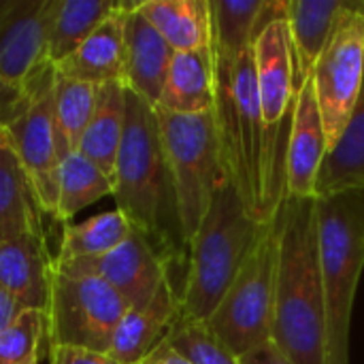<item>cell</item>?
<instances>
[{"mask_svg": "<svg viewBox=\"0 0 364 364\" xmlns=\"http://www.w3.org/2000/svg\"><path fill=\"white\" fill-rule=\"evenodd\" d=\"M113 198L134 230L164 260L179 292L188 273L190 245L183 235L177 192L164 154L156 107L126 87V128L113 173Z\"/></svg>", "mask_w": 364, "mask_h": 364, "instance_id": "6da1fadb", "label": "cell"}, {"mask_svg": "<svg viewBox=\"0 0 364 364\" xmlns=\"http://www.w3.org/2000/svg\"><path fill=\"white\" fill-rule=\"evenodd\" d=\"M273 341L292 364H328L316 198L288 196L282 205Z\"/></svg>", "mask_w": 364, "mask_h": 364, "instance_id": "7a4b0ae2", "label": "cell"}, {"mask_svg": "<svg viewBox=\"0 0 364 364\" xmlns=\"http://www.w3.org/2000/svg\"><path fill=\"white\" fill-rule=\"evenodd\" d=\"M262 226V222H256L245 211L235 183L226 177L190 241L177 322H207L215 314L252 254Z\"/></svg>", "mask_w": 364, "mask_h": 364, "instance_id": "3957f363", "label": "cell"}, {"mask_svg": "<svg viewBox=\"0 0 364 364\" xmlns=\"http://www.w3.org/2000/svg\"><path fill=\"white\" fill-rule=\"evenodd\" d=\"M328 364H350V326L364 269V190L316 196Z\"/></svg>", "mask_w": 364, "mask_h": 364, "instance_id": "277c9868", "label": "cell"}, {"mask_svg": "<svg viewBox=\"0 0 364 364\" xmlns=\"http://www.w3.org/2000/svg\"><path fill=\"white\" fill-rule=\"evenodd\" d=\"M282 207L262 232L215 314L207 320L215 337L239 358L273 339Z\"/></svg>", "mask_w": 364, "mask_h": 364, "instance_id": "5b68a950", "label": "cell"}, {"mask_svg": "<svg viewBox=\"0 0 364 364\" xmlns=\"http://www.w3.org/2000/svg\"><path fill=\"white\" fill-rule=\"evenodd\" d=\"M160 136L173 175L186 241L194 239L211 200L226 179L213 111L177 115L156 109Z\"/></svg>", "mask_w": 364, "mask_h": 364, "instance_id": "8992f818", "label": "cell"}, {"mask_svg": "<svg viewBox=\"0 0 364 364\" xmlns=\"http://www.w3.org/2000/svg\"><path fill=\"white\" fill-rule=\"evenodd\" d=\"M128 309L124 296L100 277L53 271L45 307L49 350L73 346L109 352L113 333Z\"/></svg>", "mask_w": 364, "mask_h": 364, "instance_id": "52a82bcc", "label": "cell"}, {"mask_svg": "<svg viewBox=\"0 0 364 364\" xmlns=\"http://www.w3.org/2000/svg\"><path fill=\"white\" fill-rule=\"evenodd\" d=\"M363 79L364 2H354L335 28L311 75L328 151L337 145L350 122Z\"/></svg>", "mask_w": 364, "mask_h": 364, "instance_id": "ba28073f", "label": "cell"}, {"mask_svg": "<svg viewBox=\"0 0 364 364\" xmlns=\"http://www.w3.org/2000/svg\"><path fill=\"white\" fill-rule=\"evenodd\" d=\"M53 79L49 66L30 87L21 111L2 128L9 136L21 166L26 168L45 215L55 218L58 205V134L53 117Z\"/></svg>", "mask_w": 364, "mask_h": 364, "instance_id": "9c48e42d", "label": "cell"}, {"mask_svg": "<svg viewBox=\"0 0 364 364\" xmlns=\"http://www.w3.org/2000/svg\"><path fill=\"white\" fill-rule=\"evenodd\" d=\"M254 64L262 122L277 134L294 109V49L286 2H264L254 30Z\"/></svg>", "mask_w": 364, "mask_h": 364, "instance_id": "30bf717a", "label": "cell"}, {"mask_svg": "<svg viewBox=\"0 0 364 364\" xmlns=\"http://www.w3.org/2000/svg\"><path fill=\"white\" fill-rule=\"evenodd\" d=\"M58 0H2L0 6V83L28 94L51 66L49 28Z\"/></svg>", "mask_w": 364, "mask_h": 364, "instance_id": "8fae6325", "label": "cell"}, {"mask_svg": "<svg viewBox=\"0 0 364 364\" xmlns=\"http://www.w3.org/2000/svg\"><path fill=\"white\" fill-rule=\"evenodd\" d=\"M53 267L58 273L64 275L100 277L124 296L130 309L145 307L154 299L162 282L168 277L164 260L134 228L122 245L102 256L53 262Z\"/></svg>", "mask_w": 364, "mask_h": 364, "instance_id": "7c38bea8", "label": "cell"}, {"mask_svg": "<svg viewBox=\"0 0 364 364\" xmlns=\"http://www.w3.org/2000/svg\"><path fill=\"white\" fill-rule=\"evenodd\" d=\"M326 134L314 90V81L307 79L294 94L292 126L288 139V196L316 198V183L326 158Z\"/></svg>", "mask_w": 364, "mask_h": 364, "instance_id": "4fadbf2b", "label": "cell"}, {"mask_svg": "<svg viewBox=\"0 0 364 364\" xmlns=\"http://www.w3.org/2000/svg\"><path fill=\"white\" fill-rule=\"evenodd\" d=\"M134 0H119L117 9L53 70L62 77L102 85L109 81H124L126 64V17Z\"/></svg>", "mask_w": 364, "mask_h": 364, "instance_id": "5bb4252c", "label": "cell"}, {"mask_svg": "<svg viewBox=\"0 0 364 364\" xmlns=\"http://www.w3.org/2000/svg\"><path fill=\"white\" fill-rule=\"evenodd\" d=\"M177 318L179 292L166 277L145 307L126 311L113 333L109 354L122 364H141L168 337Z\"/></svg>", "mask_w": 364, "mask_h": 364, "instance_id": "9a60e30c", "label": "cell"}, {"mask_svg": "<svg viewBox=\"0 0 364 364\" xmlns=\"http://www.w3.org/2000/svg\"><path fill=\"white\" fill-rule=\"evenodd\" d=\"M132 2L128 17H126V64H124V83L130 92L139 98L149 102L151 107L158 105L171 62H173V47L160 36V32L141 15Z\"/></svg>", "mask_w": 364, "mask_h": 364, "instance_id": "2e32d148", "label": "cell"}, {"mask_svg": "<svg viewBox=\"0 0 364 364\" xmlns=\"http://www.w3.org/2000/svg\"><path fill=\"white\" fill-rule=\"evenodd\" d=\"M55 256L49 254L47 235H21L0 243V284L26 307L45 311L49 301Z\"/></svg>", "mask_w": 364, "mask_h": 364, "instance_id": "e0dca14e", "label": "cell"}, {"mask_svg": "<svg viewBox=\"0 0 364 364\" xmlns=\"http://www.w3.org/2000/svg\"><path fill=\"white\" fill-rule=\"evenodd\" d=\"M354 2L343 0H290L286 2L294 49V90L311 79L318 58L331 41L341 17Z\"/></svg>", "mask_w": 364, "mask_h": 364, "instance_id": "ac0fdd59", "label": "cell"}, {"mask_svg": "<svg viewBox=\"0 0 364 364\" xmlns=\"http://www.w3.org/2000/svg\"><path fill=\"white\" fill-rule=\"evenodd\" d=\"M45 211L9 136L0 130V243L21 235H47Z\"/></svg>", "mask_w": 364, "mask_h": 364, "instance_id": "d6986e66", "label": "cell"}, {"mask_svg": "<svg viewBox=\"0 0 364 364\" xmlns=\"http://www.w3.org/2000/svg\"><path fill=\"white\" fill-rule=\"evenodd\" d=\"M136 9L173 51H203L211 47L213 19L209 0H139Z\"/></svg>", "mask_w": 364, "mask_h": 364, "instance_id": "ffe728a7", "label": "cell"}, {"mask_svg": "<svg viewBox=\"0 0 364 364\" xmlns=\"http://www.w3.org/2000/svg\"><path fill=\"white\" fill-rule=\"evenodd\" d=\"M156 109L177 115L213 111L211 47L203 51H175Z\"/></svg>", "mask_w": 364, "mask_h": 364, "instance_id": "44dd1931", "label": "cell"}, {"mask_svg": "<svg viewBox=\"0 0 364 364\" xmlns=\"http://www.w3.org/2000/svg\"><path fill=\"white\" fill-rule=\"evenodd\" d=\"M124 128H126V83L109 81L98 85L94 111L77 151L90 158L111 179L115 173Z\"/></svg>", "mask_w": 364, "mask_h": 364, "instance_id": "7402d4cb", "label": "cell"}, {"mask_svg": "<svg viewBox=\"0 0 364 364\" xmlns=\"http://www.w3.org/2000/svg\"><path fill=\"white\" fill-rule=\"evenodd\" d=\"M350 190H364V79L360 96L341 139L322 162L316 196H331Z\"/></svg>", "mask_w": 364, "mask_h": 364, "instance_id": "603a6c76", "label": "cell"}, {"mask_svg": "<svg viewBox=\"0 0 364 364\" xmlns=\"http://www.w3.org/2000/svg\"><path fill=\"white\" fill-rule=\"evenodd\" d=\"M109 194L113 196V179L81 151H73L58 166V205L53 220L62 226L70 224L79 211Z\"/></svg>", "mask_w": 364, "mask_h": 364, "instance_id": "cb8c5ba5", "label": "cell"}, {"mask_svg": "<svg viewBox=\"0 0 364 364\" xmlns=\"http://www.w3.org/2000/svg\"><path fill=\"white\" fill-rule=\"evenodd\" d=\"M117 4L119 0H58L47 41L51 66L68 58L117 9Z\"/></svg>", "mask_w": 364, "mask_h": 364, "instance_id": "d4e9b609", "label": "cell"}, {"mask_svg": "<svg viewBox=\"0 0 364 364\" xmlns=\"http://www.w3.org/2000/svg\"><path fill=\"white\" fill-rule=\"evenodd\" d=\"M132 232V224L119 211H105L79 224H64L55 262L102 256L122 245Z\"/></svg>", "mask_w": 364, "mask_h": 364, "instance_id": "484cf974", "label": "cell"}, {"mask_svg": "<svg viewBox=\"0 0 364 364\" xmlns=\"http://www.w3.org/2000/svg\"><path fill=\"white\" fill-rule=\"evenodd\" d=\"M98 85L68 79L55 73L53 79V117L60 160L79 149L81 136L90 124Z\"/></svg>", "mask_w": 364, "mask_h": 364, "instance_id": "4316f807", "label": "cell"}, {"mask_svg": "<svg viewBox=\"0 0 364 364\" xmlns=\"http://www.w3.org/2000/svg\"><path fill=\"white\" fill-rule=\"evenodd\" d=\"M213 19L211 49L232 62L254 43V30L264 0H209Z\"/></svg>", "mask_w": 364, "mask_h": 364, "instance_id": "83f0119b", "label": "cell"}, {"mask_svg": "<svg viewBox=\"0 0 364 364\" xmlns=\"http://www.w3.org/2000/svg\"><path fill=\"white\" fill-rule=\"evenodd\" d=\"M49 358L45 311L26 309L0 335V364H34Z\"/></svg>", "mask_w": 364, "mask_h": 364, "instance_id": "f1b7e54d", "label": "cell"}, {"mask_svg": "<svg viewBox=\"0 0 364 364\" xmlns=\"http://www.w3.org/2000/svg\"><path fill=\"white\" fill-rule=\"evenodd\" d=\"M166 343L192 364H241L239 358L215 337L207 322H175Z\"/></svg>", "mask_w": 364, "mask_h": 364, "instance_id": "f546056e", "label": "cell"}, {"mask_svg": "<svg viewBox=\"0 0 364 364\" xmlns=\"http://www.w3.org/2000/svg\"><path fill=\"white\" fill-rule=\"evenodd\" d=\"M49 364H122L109 352H96L87 348L58 346L49 350Z\"/></svg>", "mask_w": 364, "mask_h": 364, "instance_id": "4dcf8cb0", "label": "cell"}, {"mask_svg": "<svg viewBox=\"0 0 364 364\" xmlns=\"http://www.w3.org/2000/svg\"><path fill=\"white\" fill-rule=\"evenodd\" d=\"M241 364H292V360L277 348V343L271 339L250 352H245L243 356H239Z\"/></svg>", "mask_w": 364, "mask_h": 364, "instance_id": "1f68e13d", "label": "cell"}, {"mask_svg": "<svg viewBox=\"0 0 364 364\" xmlns=\"http://www.w3.org/2000/svg\"><path fill=\"white\" fill-rule=\"evenodd\" d=\"M0 6H2V0H0ZM26 98H28V94L13 92L0 83V126L2 128L21 111V107L26 105Z\"/></svg>", "mask_w": 364, "mask_h": 364, "instance_id": "d6a6232c", "label": "cell"}, {"mask_svg": "<svg viewBox=\"0 0 364 364\" xmlns=\"http://www.w3.org/2000/svg\"><path fill=\"white\" fill-rule=\"evenodd\" d=\"M26 311V307L0 284V335Z\"/></svg>", "mask_w": 364, "mask_h": 364, "instance_id": "836d02e7", "label": "cell"}, {"mask_svg": "<svg viewBox=\"0 0 364 364\" xmlns=\"http://www.w3.org/2000/svg\"><path fill=\"white\" fill-rule=\"evenodd\" d=\"M141 364H192L186 356H181L177 350H173L168 343H166V339L143 360Z\"/></svg>", "mask_w": 364, "mask_h": 364, "instance_id": "e575fe53", "label": "cell"}, {"mask_svg": "<svg viewBox=\"0 0 364 364\" xmlns=\"http://www.w3.org/2000/svg\"><path fill=\"white\" fill-rule=\"evenodd\" d=\"M0 130H2V126H0Z\"/></svg>", "mask_w": 364, "mask_h": 364, "instance_id": "d590c367", "label": "cell"}, {"mask_svg": "<svg viewBox=\"0 0 364 364\" xmlns=\"http://www.w3.org/2000/svg\"><path fill=\"white\" fill-rule=\"evenodd\" d=\"M34 364H38V363H34Z\"/></svg>", "mask_w": 364, "mask_h": 364, "instance_id": "8d00e7d4", "label": "cell"}]
</instances>
